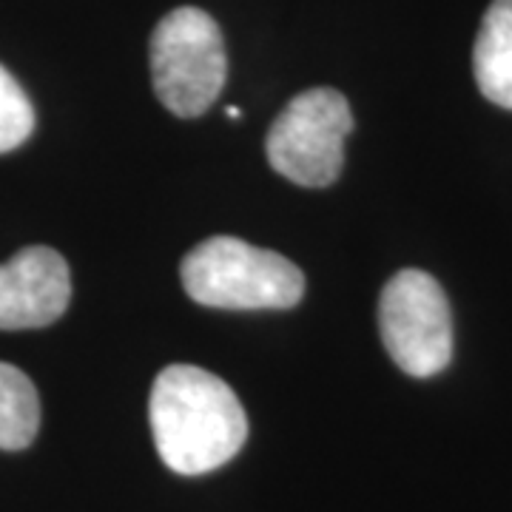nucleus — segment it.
Instances as JSON below:
<instances>
[{
  "instance_id": "9d476101",
  "label": "nucleus",
  "mask_w": 512,
  "mask_h": 512,
  "mask_svg": "<svg viewBox=\"0 0 512 512\" xmlns=\"http://www.w3.org/2000/svg\"><path fill=\"white\" fill-rule=\"evenodd\" d=\"M225 114H228L231 120H237V117H242V111H239L237 106H228V109H225Z\"/></svg>"
},
{
  "instance_id": "0eeeda50",
  "label": "nucleus",
  "mask_w": 512,
  "mask_h": 512,
  "mask_svg": "<svg viewBox=\"0 0 512 512\" xmlns=\"http://www.w3.org/2000/svg\"><path fill=\"white\" fill-rule=\"evenodd\" d=\"M473 72L481 94L512 111V0H493L473 49Z\"/></svg>"
},
{
  "instance_id": "39448f33",
  "label": "nucleus",
  "mask_w": 512,
  "mask_h": 512,
  "mask_svg": "<svg viewBox=\"0 0 512 512\" xmlns=\"http://www.w3.org/2000/svg\"><path fill=\"white\" fill-rule=\"evenodd\" d=\"M379 330L390 359L407 376L430 379L453 359L450 302L427 271L404 268L384 285Z\"/></svg>"
},
{
  "instance_id": "1a4fd4ad",
  "label": "nucleus",
  "mask_w": 512,
  "mask_h": 512,
  "mask_svg": "<svg viewBox=\"0 0 512 512\" xmlns=\"http://www.w3.org/2000/svg\"><path fill=\"white\" fill-rule=\"evenodd\" d=\"M35 131V109L29 94L0 66V154L23 146Z\"/></svg>"
},
{
  "instance_id": "20e7f679",
  "label": "nucleus",
  "mask_w": 512,
  "mask_h": 512,
  "mask_svg": "<svg viewBox=\"0 0 512 512\" xmlns=\"http://www.w3.org/2000/svg\"><path fill=\"white\" fill-rule=\"evenodd\" d=\"M350 131L353 114L348 97L325 86L308 89L293 97L268 131V163L291 183L325 188L342 174Z\"/></svg>"
},
{
  "instance_id": "423d86ee",
  "label": "nucleus",
  "mask_w": 512,
  "mask_h": 512,
  "mask_svg": "<svg viewBox=\"0 0 512 512\" xmlns=\"http://www.w3.org/2000/svg\"><path fill=\"white\" fill-rule=\"evenodd\" d=\"M72 302V274L55 248L29 245L0 265V330L46 328Z\"/></svg>"
},
{
  "instance_id": "f03ea898",
  "label": "nucleus",
  "mask_w": 512,
  "mask_h": 512,
  "mask_svg": "<svg viewBox=\"0 0 512 512\" xmlns=\"http://www.w3.org/2000/svg\"><path fill=\"white\" fill-rule=\"evenodd\" d=\"M185 293L220 311H288L305 296V276L282 254L237 237H211L183 259Z\"/></svg>"
},
{
  "instance_id": "7ed1b4c3",
  "label": "nucleus",
  "mask_w": 512,
  "mask_h": 512,
  "mask_svg": "<svg viewBox=\"0 0 512 512\" xmlns=\"http://www.w3.org/2000/svg\"><path fill=\"white\" fill-rule=\"evenodd\" d=\"M228 57L217 20L194 6L168 12L151 35V80L165 109L200 117L220 97Z\"/></svg>"
},
{
  "instance_id": "f257e3e1",
  "label": "nucleus",
  "mask_w": 512,
  "mask_h": 512,
  "mask_svg": "<svg viewBox=\"0 0 512 512\" xmlns=\"http://www.w3.org/2000/svg\"><path fill=\"white\" fill-rule=\"evenodd\" d=\"M148 419L163 464L180 476L217 470L248 439V419L237 393L220 376L194 365H171L157 376Z\"/></svg>"
},
{
  "instance_id": "6e6552de",
  "label": "nucleus",
  "mask_w": 512,
  "mask_h": 512,
  "mask_svg": "<svg viewBox=\"0 0 512 512\" xmlns=\"http://www.w3.org/2000/svg\"><path fill=\"white\" fill-rule=\"evenodd\" d=\"M40 427V399L32 379L0 362V450H26Z\"/></svg>"
}]
</instances>
